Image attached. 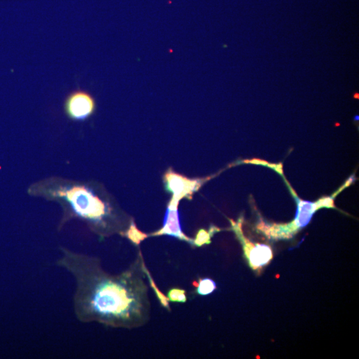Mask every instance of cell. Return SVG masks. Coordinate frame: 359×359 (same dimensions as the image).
<instances>
[{"instance_id": "cell-1", "label": "cell", "mask_w": 359, "mask_h": 359, "mask_svg": "<svg viewBox=\"0 0 359 359\" xmlns=\"http://www.w3.org/2000/svg\"><path fill=\"white\" fill-rule=\"evenodd\" d=\"M60 251L57 266L74 278L73 310L79 321L129 330L147 322L150 304L142 274L140 251L127 270L112 275L103 270L99 257L66 248Z\"/></svg>"}, {"instance_id": "cell-2", "label": "cell", "mask_w": 359, "mask_h": 359, "mask_svg": "<svg viewBox=\"0 0 359 359\" xmlns=\"http://www.w3.org/2000/svg\"><path fill=\"white\" fill-rule=\"evenodd\" d=\"M57 195L70 204L73 213L91 224L106 226L105 221L111 214L109 205L83 186H75L57 192Z\"/></svg>"}, {"instance_id": "cell-3", "label": "cell", "mask_w": 359, "mask_h": 359, "mask_svg": "<svg viewBox=\"0 0 359 359\" xmlns=\"http://www.w3.org/2000/svg\"><path fill=\"white\" fill-rule=\"evenodd\" d=\"M209 178H189L169 168L163 176L165 191L172 194L168 204L178 206L182 199L193 200V193H197Z\"/></svg>"}, {"instance_id": "cell-4", "label": "cell", "mask_w": 359, "mask_h": 359, "mask_svg": "<svg viewBox=\"0 0 359 359\" xmlns=\"http://www.w3.org/2000/svg\"><path fill=\"white\" fill-rule=\"evenodd\" d=\"M65 111L73 121H83L93 115L96 103L93 96L84 90L71 92L65 99Z\"/></svg>"}, {"instance_id": "cell-5", "label": "cell", "mask_w": 359, "mask_h": 359, "mask_svg": "<svg viewBox=\"0 0 359 359\" xmlns=\"http://www.w3.org/2000/svg\"><path fill=\"white\" fill-rule=\"evenodd\" d=\"M232 230L236 233L238 238L243 244L244 251L246 256L249 259L250 266L253 268H258L268 264L272 258V251L271 248L266 245H257L252 246L248 243L243 236L240 223L234 222L231 221Z\"/></svg>"}, {"instance_id": "cell-6", "label": "cell", "mask_w": 359, "mask_h": 359, "mask_svg": "<svg viewBox=\"0 0 359 359\" xmlns=\"http://www.w3.org/2000/svg\"><path fill=\"white\" fill-rule=\"evenodd\" d=\"M161 236L174 237L180 241L187 242L193 246V239L189 238L182 232L178 206L168 204L163 227L157 232L149 235V236Z\"/></svg>"}, {"instance_id": "cell-7", "label": "cell", "mask_w": 359, "mask_h": 359, "mask_svg": "<svg viewBox=\"0 0 359 359\" xmlns=\"http://www.w3.org/2000/svg\"><path fill=\"white\" fill-rule=\"evenodd\" d=\"M316 209L317 206L315 204L307 202H300L298 216L296 221L297 226L304 227L307 225Z\"/></svg>"}, {"instance_id": "cell-8", "label": "cell", "mask_w": 359, "mask_h": 359, "mask_svg": "<svg viewBox=\"0 0 359 359\" xmlns=\"http://www.w3.org/2000/svg\"><path fill=\"white\" fill-rule=\"evenodd\" d=\"M122 236L125 237L128 240H130L134 245L139 246L141 242L144 241L146 238L149 237V235L145 234V233L141 232L137 228L136 224H135L134 221L131 220V223L129 226V228L125 232L119 233Z\"/></svg>"}, {"instance_id": "cell-9", "label": "cell", "mask_w": 359, "mask_h": 359, "mask_svg": "<svg viewBox=\"0 0 359 359\" xmlns=\"http://www.w3.org/2000/svg\"><path fill=\"white\" fill-rule=\"evenodd\" d=\"M141 268H142V272H144V274H145L146 277H147L148 281H149L150 286L151 287L154 291H155V295L157 296L158 300H159L160 303H161V305L163 306V307L166 308V309L170 310V304H169L168 298H167L165 294H163V293L161 292V291L160 290L159 287H158L157 285L155 284V282L154 281L153 278L152 277L151 275H150L149 271H148V269L146 268L145 264H144L143 261V258H142V259H141Z\"/></svg>"}, {"instance_id": "cell-10", "label": "cell", "mask_w": 359, "mask_h": 359, "mask_svg": "<svg viewBox=\"0 0 359 359\" xmlns=\"http://www.w3.org/2000/svg\"><path fill=\"white\" fill-rule=\"evenodd\" d=\"M221 231L220 229L212 225L209 230L204 229H200L195 234L194 240H193V246L196 247H202L204 245H208L211 243V238L215 233Z\"/></svg>"}, {"instance_id": "cell-11", "label": "cell", "mask_w": 359, "mask_h": 359, "mask_svg": "<svg viewBox=\"0 0 359 359\" xmlns=\"http://www.w3.org/2000/svg\"><path fill=\"white\" fill-rule=\"evenodd\" d=\"M193 284L196 287L197 293L202 296L210 294L216 288L215 282L210 279H199L198 281H193Z\"/></svg>"}, {"instance_id": "cell-12", "label": "cell", "mask_w": 359, "mask_h": 359, "mask_svg": "<svg viewBox=\"0 0 359 359\" xmlns=\"http://www.w3.org/2000/svg\"><path fill=\"white\" fill-rule=\"evenodd\" d=\"M167 298L169 302L186 303L187 301V293L184 289L173 288L168 291Z\"/></svg>"}]
</instances>
